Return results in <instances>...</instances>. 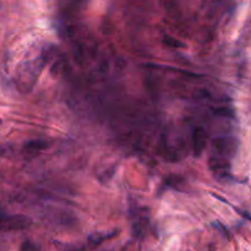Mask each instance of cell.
<instances>
[{
  "label": "cell",
  "mask_w": 251,
  "mask_h": 251,
  "mask_svg": "<svg viewBox=\"0 0 251 251\" xmlns=\"http://www.w3.org/2000/svg\"><path fill=\"white\" fill-rule=\"evenodd\" d=\"M32 225L31 218L24 215L7 216L0 220V229L2 230H22Z\"/></svg>",
  "instance_id": "6da1fadb"
},
{
  "label": "cell",
  "mask_w": 251,
  "mask_h": 251,
  "mask_svg": "<svg viewBox=\"0 0 251 251\" xmlns=\"http://www.w3.org/2000/svg\"><path fill=\"white\" fill-rule=\"evenodd\" d=\"M118 234V232H109V233H93L88 237L87 239V245L90 248H97L100 247L102 243H104L105 240H109L112 238H114Z\"/></svg>",
  "instance_id": "7a4b0ae2"
},
{
  "label": "cell",
  "mask_w": 251,
  "mask_h": 251,
  "mask_svg": "<svg viewBox=\"0 0 251 251\" xmlns=\"http://www.w3.org/2000/svg\"><path fill=\"white\" fill-rule=\"evenodd\" d=\"M205 147V132L200 127H196L193 134V150L196 157H199Z\"/></svg>",
  "instance_id": "3957f363"
},
{
  "label": "cell",
  "mask_w": 251,
  "mask_h": 251,
  "mask_svg": "<svg viewBox=\"0 0 251 251\" xmlns=\"http://www.w3.org/2000/svg\"><path fill=\"white\" fill-rule=\"evenodd\" d=\"M53 244L58 251H86L87 249L85 244H78V243H64L55 240Z\"/></svg>",
  "instance_id": "277c9868"
},
{
  "label": "cell",
  "mask_w": 251,
  "mask_h": 251,
  "mask_svg": "<svg viewBox=\"0 0 251 251\" xmlns=\"http://www.w3.org/2000/svg\"><path fill=\"white\" fill-rule=\"evenodd\" d=\"M47 146H48V144L44 140H32L25 145V149L29 150V151H42Z\"/></svg>",
  "instance_id": "5b68a950"
},
{
  "label": "cell",
  "mask_w": 251,
  "mask_h": 251,
  "mask_svg": "<svg viewBox=\"0 0 251 251\" xmlns=\"http://www.w3.org/2000/svg\"><path fill=\"white\" fill-rule=\"evenodd\" d=\"M20 251H41V248H39L38 244L32 242V240H25L20 245Z\"/></svg>",
  "instance_id": "8992f818"
},
{
  "label": "cell",
  "mask_w": 251,
  "mask_h": 251,
  "mask_svg": "<svg viewBox=\"0 0 251 251\" xmlns=\"http://www.w3.org/2000/svg\"><path fill=\"white\" fill-rule=\"evenodd\" d=\"M163 43L168 47H173V48H183L184 47V44L181 43L180 41L168 36V34H166V36L163 37Z\"/></svg>",
  "instance_id": "52a82bcc"
}]
</instances>
